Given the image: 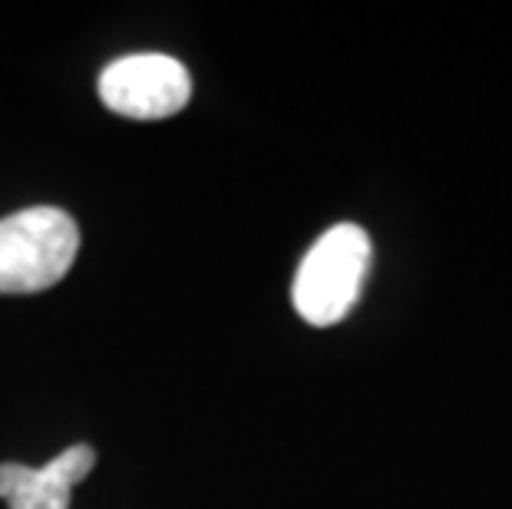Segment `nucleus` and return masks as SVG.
<instances>
[{
  "label": "nucleus",
  "instance_id": "1",
  "mask_svg": "<svg viewBox=\"0 0 512 509\" xmlns=\"http://www.w3.org/2000/svg\"><path fill=\"white\" fill-rule=\"evenodd\" d=\"M80 229L63 209L37 205L0 219V295L47 291L70 272Z\"/></svg>",
  "mask_w": 512,
  "mask_h": 509
},
{
  "label": "nucleus",
  "instance_id": "2",
  "mask_svg": "<svg viewBox=\"0 0 512 509\" xmlns=\"http://www.w3.org/2000/svg\"><path fill=\"white\" fill-rule=\"evenodd\" d=\"M370 268V238L361 225L341 222L308 248L294 275V308L314 328H331L351 314Z\"/></svg>",
  "mask_w": 512,
  "mask_h": 509
},
{
  "label": "nucleus",
  "instance_id": "3",
  "mask_svg": "<svg viewBox=\"0 0 512 509\" xmlns=\"http://www.w3.org/2000/svg\"><path fill=\"white\" fill-rule=\"evenodd\" d=\"M192 96L189 70L166 53H133L110 63L100 77V100L129 119H166Z\"/></svg>",
  "mask_w": 512,
  "mask_h": 509
},
{
  "label": "nucleus",
  "instance_id": "4",
  "mask_svg": "<svg viewBox=\"0 0 512 509\" xmlns=\"http://www.w3.org/2000/svg\"><path fill=\"white\" fill-rule=\"evenodd\" d=\"M96 453L86 443L63 450L47 467H24V463H0V500L10 509H70L76 483L93 470Z\"/></svg>",
  "mask_w": 512,
  "mask_h": 509
}]
</instances>
